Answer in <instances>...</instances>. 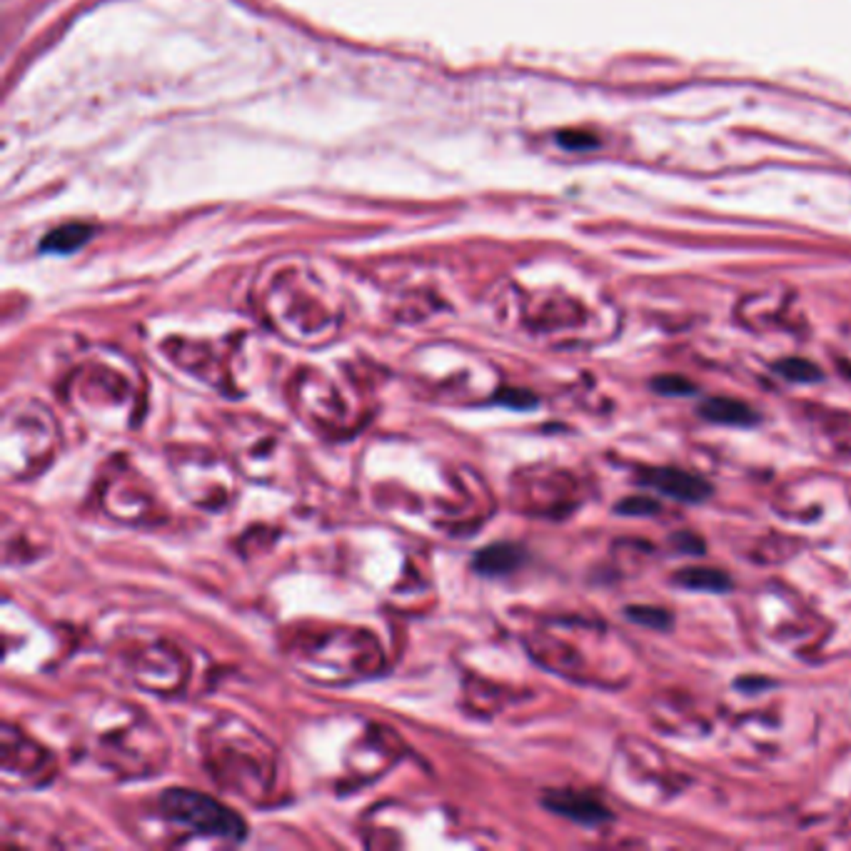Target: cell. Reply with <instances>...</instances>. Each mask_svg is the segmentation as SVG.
Returning <instances> with one entry per match:
<instances>
[{
	"instance_id": "6",
	"label": "cell",
	"mask_w": 851,
	"mask_h": 851,
	"mask_svg": "<svg viewBox=\"0 0 851 851\" xmlns=\"http://www.w3.org/2000/svg\"><path fill=\"white\" fill-rule=\"evenodd\" d=\"M92 227L91 225H82V223H68L61 225V227H55L53 233H48L43 237L41 247L45 253H73V250H78L82 245L91 240Z\"/></svg>"
},
{
	"instance_id": "1",
	"label": "cell",
	"mask_w": 851,
	"mask_h": 851,
	"mask_svg": "<svg viewBox=\"0 0 851 851\" xmlns=\"http://www.w3.org/2000/svg\"><path fill=\"white\" fill-rule=\"evenodd\" d=\"M160 809L165 819L190 827L198 834L235 841L245 836V821L237 814L198 791L168 789L160 797Z\"/></svg>"
},
{
	"instance_id": "4",
	"label": "cell",
	"mask_w": 851,
	"mask_h": 851,
	"mask_svg": "<svg viewBox=\"0 0 851 851\" xmlns=\"http://www.w3.org/2000/svg\"><path fill=\"white\" fill-rule=\"evenodd\" d=\"M700 415L710 422H717V425L731 427H749L759 422V415L749 405H744L740 400H731V397H710L707 402H701Z\"/></svg>"
},
{
	"instance_id": "10",
	"label": "cell",
	"mask_w": 851,
	"mask_h": 851,
	"mask_svg": "<svg viewBox=\"0 0 851 851\" xmlns=\"http://www.w3.org/2000/svg\"><path fill=\"white\" fill-rule=\"evenodd\" d=\"M652 387H654V392H659V395H669V397L694 395V390H697V387L691 385L687 377H679V375L654 377V380H652Z\"/></svg>"
},
{
	"instance_id": "7",
	"label": "cell",
	"mask_w": 851,
	"mask_h": 851,
	"mask_svg": "<svg viewBox=\"0 0 851 851\" xmlns=\"http://www.w3.org/2000/svg\"><path fill=\"white\" fill-rule=\"evenodd\" d=\"M674 582L687 589H700V592H727L731 587L730 575H724L721 569L707 567L679 569L674 575Z\"/></svg>"
},
{
	"instance_id": "9",
	"label": "cell",
	"mask_w": 851,
	"mask_h": 851,
	"mask_svg": "<svg viewBox=\"0 0 851 851\" xmlns=\"http://www.w3.org/2000/svg\"><path fill=\"white\" fill-rule=\"evenodd\" d=\"M624 614H627V619H632L634 624H642V627L659 629V632L672 627V614H669L667 609L639 607V604H634V607L624 609Z\"/></svg>"
},
{
	"instance_id": "12",
	"label": "cell",
	"mask_w": 851,
	"mask_h": 851,
	"mask_svg": "<svg viewBox=\"0 0 851 851\" xmlns=\"http://www.w3.org/2000/svg\"><path fill=\"white\" fill-rule=\"evenodd\" d=\"M559 145H562V148H569V150H589V148H597L599 140L592 132L567 131L559 135Z\"/></svg>"
},
{
	"instance_id": "13",
	"label": "cell",
	"mask_w": 851,
	"mask_h": 851,
	"mask_svg": "<svg viewBox=\"0 0 851 851\" xmlns=\"http://www.w3.org/2000/svg\"><path fill=\"white\" fill-rule=\"evenodd\" d=\"M672 547H677L682 555H704V542L691 532H679L672 537Z\"/></svg>"
},
{
	"instance_id": "5",
	"label": "cell",
	"mask_w": 851,
	"mask_h": 851,
	"mask_svg": "<svg viewBox=\"0 0 851 851\" xmlns=\"http://www.w3.org/2000/svg\"><path fill=\"white\" fill-rule=\"evenodd\" d=\"M522 559H525V555L515 545H495V547H487L477 555L475 567L482 575H507V572L517 569Z\"/></svg>"
},
{
	"instance_id": "2",
	"label": "cell",
	"mask_w": 851,
	"mask_h": 851,
	"mask_svg": "<svg viewBox=\"0 0 851 851\" xmlns=\"http://www.w3.org/2000/svg\"><path fill=\"white\" fill-rule=\"evenodd\" d=\"M642 485L657 489L662 495L672 497L677 502H704L711 495V485L704 477L694 475V472H684L677 467H654V469H644L639 475Z\"/></svg>"
},
{
	"instance_id": "8",
	"label": "cell",
	"mask_w": 851,
	"mask_h": 851,
	"mask_svg": "<svg viewBox=\"0 0 851 851\" xmlns=\"http://www.w3.org/2000/svg\"><path fill=\"white\" fill-rule=\"evenodd\" d=\"M774 372L781 375L784 380H789V382H819L821 370L809 360H801V357H787V360H779L777 365H774Z\"/></svg>"
},
{
	"instance_id": "3",
	"label": "cell",
	"mask_w": 851,
	"mask_h": 851,
	"mask_svg": "<svg viewBox=\"0 0 851 851\" xmlns=\"http://www.w3.org/2000/svg\"><path fill=\"white\" fill-rule=\"evenodd\" d=\"M545 807L559 817H567V819L587 824V827H597L602 821L612 819V814L602 801L589 797V794H579V791H549L545 797Z\"/></svg>"
},
{
	"instance_id": "11",
	"label": "cell",
	"mask_w": 851,
	"mask_h": 851,
	"mask_svg": "<svg viewBox=\"0 0 851 851\" xmlns=\"http://www.w3.org/2000/svg\"><path fill=\"white\" fill-rule=\"evenodd\" d=\"M619 515H629V517H644V515H657L659 505L654 499H649L644 495L627 497L617 505Z\"/></svg>"
}]
</instances>
